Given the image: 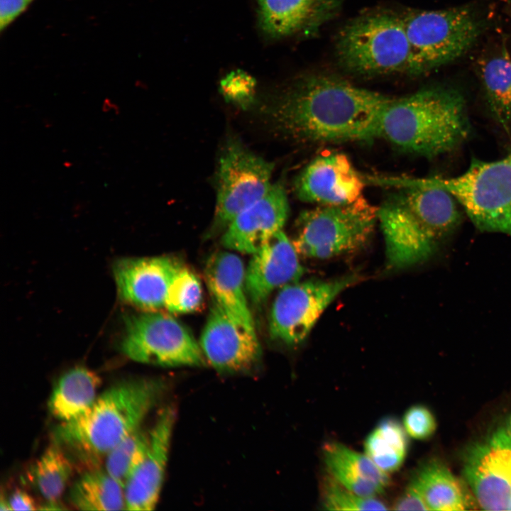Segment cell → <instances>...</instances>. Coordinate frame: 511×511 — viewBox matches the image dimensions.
Returning <instances> with one entry per match:
<instances>
[{"label": "cell", "mask_w": 511, "mask_h": 511, "mask_svg": "<svg viewBox=\"0 0 511 511\" xmlns=\"http://www.w3.org/2000/svg\"><path fill=\"white\" fill-rule=\"evenodd\" d=\"M392 99L336 76L311 74L280 94L268 114L281 132L299 141H368L379 138Z\"/></svg>", "instance_id": "1"}, {"label": "cell", "mask_w": 511, "mask_h": 511, "mask_svg": "<svg viewBox=\"0 0 511 511\" xmlns=\"http://www.w3.org/2000/svg\"><path fill=\"white\" fill-rule=\"evenodd\" d=\"M166 389V382L159 378H131L117 382L99 395L82 415L61 422L53 440L82 462L95 464L141 427Z\"/></svg>", "instance_id": "2"}, {"label": "cell", "mask_w": 511, "mask_h": 511, "mask_svg": "<svg viewBox=\"0 0 511 511\" xmlns=\"http://www.w3.org/2000/svg\"><path fill=\"white\" fill-rule=\"evenodd\" d=\"M470 133L463 96L452 88L430 87L393 98L383 114L379 138L432 158L454 150Z\"/></svg>", "instance_id": "3"}, {"label": "cell", "mask_w": 511, "mask_h": 511, "mask_svg": "<svg viewBox=\"0 0 511 511\" xmlns=\"http://www.w3.org/2000/svg\"><path fill=\"white\" fill-rule=\"evenodd\" d=\"M335 49L341 65L355 74L414 75L402 15L392 11H371L352 19L339 32Z\"/></svg>", "instance_id": "4"}, {"label": "cell", "mask_w": 511, "mask_h": 511, "mask_svg": "<svg viewBox=\"0 0 511 511\" xmlns=\"http://www.w3.org/2000/svg\"><path fill=\"white\" fill-rule=\"evenodd\" d=\"M419 179L449 192L480 231L511 236V153L494 161L473 158L457 176Z\"/></svg>", "instance_id": "5"}, {"label": "cell", "mask_w": 511, "mask_h": 511, "mask_svg": "<svg viewBox=\"0 0 511 511\" xmlns=\"http://www.w3.org/2000/svg\"><path fill=\"white\" fill-rule=\"evenodd\" d=\"M378 211L363 197L347 204L320 205L300 214L292 242L299 255L311 258L358 250L370 238Z\"/></svg>", "instance_id": "6"}, {"label": "cell", "mask_w": 511, "mask_h": 511, "mask_svg": "<svg viewBox=\"0 0 511 511\" xmlns=\"http://www.w3.org/2000/svg\"><path fill=\"white\" fill-rule=\"evenodd\" d=\"M410 44L414 75H420L462 55L481 26L467 7L409 10L401 14Z\"/></svg>", "instance_id": "7"}, {"label": "cell", "mask_w": 511, "mask_h": 511, "mask_svg": "<svg viewBox=\"0 0 511 511\" xmlns=\"http://www.w3.org/2000/svg\"><path fill=\"white\" fill-rule=\"evenodd\" d=\"M121 348L134 361L158 366L201 367L207 363L190 331L172 317L158 312L128 317Z\"/></svg>", "instance_id": "8"}, {"label": "cell", "mask_w": 511, "mask_h": 511, "mask_svg": "<svg viewBox=\"0 0 511 511\" xmlns=\"http://www.w3.org/2000/svg\"><path fill=\"white\" fill-rule=\"evenodd\" d=\"M273 164L251 152L237 139L229 140L216 174V202L209 236L224 232L241 211L270 190Z\"/></svg>", "instance_id": "9"}, {"label": "cell", "mask_w": 511, "mask_h": 511, "mask_svg": "<svg viewBox=\"0 0 511 511\" xmlns=\"http://www.w3.org/2000/svg\"><path fill=\"white\" fill-rule=\"evenodd\" d=\"M359 280L358 275H349L331 280L297 281L283 286L270 309V337L290 346L302 343L331 302Z\"/></svg>", "instance_id": "10"}, {"label": "cell", "mask_w": 511, "mask_h": 511, "mask_svg": "<svg viewBox=\"0 0 511 511\" xmlns=\"http://www.w3.org/2000/svg\"><path fill=\"white\" fill-rule=\"evenodd\" d=\"M463 472L483 510H510L511 416L466 450Z\"/></svg>", "instance_id": "11"}, {"label": "cell", "mask_w": 511, "mask_h": 511, "mask_svg": "<svg viewBox=\"0 0 511 511\" xmlns=\"http://www.w3.org/2000/svg\"><path fill=\"white\" fill-rule=\"evenodd\" d=\"M199 346L207 361L222 373L248 372L258 366L261 358L256 334L235 322L214 301Z\"/></svg>", "instance_id": "12"}, {"label": "cell", "mask_w": 511, "mask_h": 511, "mask_svg": "<svg viewBox=\"0 0 511 511\" xmlns=\"http://www.w3.org/2000/svg\"><path fill=\"white\" fill-rule=\"evenodd\" d=\"M363 177L343 153L319 155L301 172L295 182L297 197L320 205H343L361 198Z\"/></svg>", "instance_id": "13"}, {"label": "cell", "mask_w": 511, "mask_h": 511, "mask_svg": "<svg viewBox=\"0 0 511 511\" xmlns=\"http://www.w3.org/2000/svg\"><path fill=\"white\" fill-rule=\"evenodd\" d=\"M175 420L176 410L172 405H167L159 412L149 430L147 452L125 486L126 510L148 511L156 506L163 483Z\"/></svg>", "instance_id": "14"}, {"label": "cell", "mask_w": 511, "mask_h": 511, "mask_svg": "<svg viewBox=\"0 0 511 511\" xmlns=\"http://www.w3.org/2000/svg\"><path fill=\"white\" fill-rule=\"evenodd\" d=\"M289 214L283 185H272L260 200L238 214L223 232L221 245L231 251L253 254L282 230Z\"/></svg>", "instance_id": "15"}, {"label": "cell", "mask_w": 511, "mask_h": 511, "mask_svg": "<svg viewBox=\"0 0 511 511\" xmlns=\"http://www.w3.org/2000/svg\"><path fill=\"white\" fill-rule=\"evenodd\" d=\"M181 266L175 259L167 256L120 260L114 268L119 295L148 312L165 309L170 284Z\"/></svg>", "instance_id": "16"}, {"label": "cell", "mask_w": 511, "mask_h": 511, "mask_svg": "<svg viewBox=\"0 0 511 511\" xmlns=\"http://www.w3.org/2000/svg\"><path fill=\"white\" fill-rule=\"evenodd\" d=\"M251 255L246 268V287L254 304H263L273 291L298 281L304 274L299 253L282 230Z\"/></svg>", "instance_id": "17"}, {"label": "cell", "mask_w": 511, "mask_h": 511, "mask_svg": "<svg viewBox=\"0 0 511 511\" xmlns=\"http://www.w3.org/2000/svg\"><path fill=\"white\" fill-rule=\"evenodd\" d=\"M403 187L405 189L393 198L434 244L459 225L461 214L457 201L449 192L424 184L419 178L404 181Z\"/></svg>", "instance_id": "18"}, {"label": "cell", "mask_w": 511, "mask_h": 511, "mask_svg": "<svg viewBox=\"0 0 511 511\" xmlns=\"http://www.w3.org/2000/svg\"><path fill=\"white\" fill-rule=\"evenodd\" d=\"M261 30L280 38L313 35L339 11L344 0H255Z\"/></svg>", "instance_id": "19"}, {"label": "cell", "mask_w": 511, "mask_h": 511, "mask_svg": "<svg viewBox=\"0 0 511 511\" xmlns=\"http://www.w3.org/2000/svg\"><path fill=\"white\" fill-rule=\"evenodd\" d=\"M204 278L213 300L238 324L256 334L248 303L246 268L241 258L231 251H217L209 256Z\"/></svg>", "instance_id": "20"}, {"label": "cell", "mask_w": 511, "mask_h": 511, "mask_svg": "<svg viewBox=\"0 0 511 511\" xmlns=\"http://www.w3.org/2000/svg\"><path fill=\"white\" fill-rule=\"evenodd\" d=\"M378 220L386 246V257L391 268H401L429 258L436 245L415 225L402 206L390 199L378 208Z\"/></svg>", "instance_id": "21"}, {"label": "cell", "mask_w": 511, "mask_h": 511, "mask_svg": "<svg viewBox=\"0 0 511 511\" xmlns=\"http://www.w3.org/2000/svg\"><path fill=\"white\" fill-rule=\"evenodd\" d=\"M324 463L329 476L347 489L366 497L384 493L389 484L388 473L366 454L339 442L326 444Z\"/></svg>", "instance_id": "22"}, {"label": "cell", "mask_w": 511, "mask_h": 511, "mask_svg": "<svg viewBox=\"0 0 511 511\" xmlns=\"http://www.w3.org/2000/svg\"><path fill=\"white\" fill-rule=\"evenodd\" d=\"M100 377L82 366L75 367L60 377L48 402L50 414L61 422L76 419L85 412L97 397Z\"/></svg>", "instance_id": "23"}, {"label": "cell", "mask_w": 511, "mask_h": 511, "mask_svg": "<svg viewBox=\"0 0 511 511\" xmlns=\"http://www.w3.org/2000/svg\"><path fill=\"white\" fill-rule=\"evenodd\" d=\"M423 497L429 510H464L468 499L460 481L441 462L423 465L410 481Z\"/></svg>", "instance_id": "24"}, {"label": "cell", "mask_w": 511, "mask_h": 511, "mask_svg": "<svg viewBox=\"0 0 511 511\" xmlns=\"http://www.w3.org/2000/svg\"><path fill=\"white\" fill-rule=\"evenodd\" d=\"M490 110L507 131L511 128V56L505 48L478 65Z\"/></svg>", "instance_id": "25"}, {"label": "cell", "mask_w": 511, "mask_h": 511, "mask_svg": "<svg viewBox=\"0 0 511 511\" xmlns=\"http://www.w3.org/2000/svg\"><path fill=\"white\" fill-rule=\"evenodd\" d=\"M70 501L80 510H126L124 488L105 468L97 467L89 469L74 483Z\"/></svg>", "instance_id": "26"}, {"label": "cell", "mask_w": 511, "mask_h": 511, "mask_svg": "<svg viewBox=\"0 0 511 511\" xmlns=\"http://www.w3.org/2000/svg\"><path fill=\"white\" fill-rule=\"evenodd\" d=\"M365 454L385 473L398 470L407 452V433L392 418L381 420L364 441Z\"/></svg>", "instance_id": "27"}, {"label": "cell", "mask_w": 511, "mask_h": 511, "mask_svg": "<svg viewBox=\"0 0 511 511\" xmlns=\"http://www.w3.org/2000/svg\"><path fill=\"white\" fill-rule=\"evenodd\" d=\"M74 463L67 451L52 441L34 466L35 483L47 502H58L72 476Z\"/></svg>", "instance_id": "28"}, {"label": "cell", "mask_w": 511, "mask_h": 511, "mask_svg": "<svg viewBox=\"0 0 511 511\" xmlns=\"http://www.w3.org/2000/svg\"><path fill=\"white\" fill-rule=\"evenodd\" d=\"M150 432L141 427L128 434L105 456L106 471L125 488L148 448Z\"/></svg>", "instance_id": "29"}, {"label": "cell", "mask_w": 511, "mask_h": 511, "mask_svg": "<svg viewBox=\"0 0 511 511\" xmlns=\"http://www.w3.org/2000/svg\"><path fill=\"white\" fill-rule=\"evenodd\" d=\"M202 300L199 279L193 271L182 265L170 284L165 309L173 314L194 312L201 307Z\"/></svg>", "instance_id": "30"}, {"label": "cell", "mask_w": 511, "mask_h": 511, "mask_svg": "<svg viewBox=\"0 0 511 511\" xmlns=\"http://www.w3.org/2000/svg\"><path fill=\"white\" fill-rule=\"evenodd\" d=\"M322 502L328 510H385L386 505L376 497H366L347 489L329 476L324 481Z\"/></svg>", "instance_id": "31"}, {"label": "cell", "mask_w": 511, "mask_h": 511, "mask_svg": "<svg viewBox=\"0 0 511 511\" xmlns=\"http://www.w3.org/2000/svg\"><path fill=\"white\" fill-rule=\"evenodd\" d=\"M403 427L406 433L416 439H426L435 432L436 423L431 411L421 405H413L405 413Z\"/></svg>", "instance_id": "32"}, {"label": "cell", "mask_w": 511, "mask_h": 511, "mask_svg": "<svg viewBox=\"0 0 511 511\" xmlns=\"http://www.w3.org/2000/svg\"><path fill=\"white\" fill-rule=\"evenodd\" d=\"M254 79L240 70L233 71L221 82L224 95L230 100L244 104L250 101L255 87Z\"/></svg>", "instance_id": "33"}, {"label": "cell", "mask_w": 511, "mask_h": 511, "mask_svg": "<svg viewBox=\"0 0 511 511\" xmlns=\"http://www.w3.org/2000/svg\"><path fill=\"white\" fill-rule=\"evenodd\" d=\"M34 0H0V30L3 31L23 13Z\"/></svg>", "instance_id": "34"}, {"label": "cell", "mask_w": 511, "mask_h": 511, "mask_svg": "<svg viewBox=\"0 0 511 511\" xmlns=\"http://www.w3.org/2000/svg\"><path fill=\"white\" fill-rule=\"evenodd\" d=\"M393 510H429L423 497L411 482L395 501Z\"/></svg>", "instance_id": "35"}, {"label": "cell", "mask_w": 511, "mask_h": 511, "mask_svg": "<svg viewBox=\"0 0 511 511\" xmlns=\"http://www.w3.org/2000/svg\"><path fill=\"white\" fill-rule=\"evenodd\" d=\"M7 500L11 510H34L38 509L35 500L24 490H16Z\"/></svg>", "instance_id": "36"}, {"label": "cell", "mask_w": 511, "mask_h": 511, "mask_svg": "<svg viewBox=\"0 0 511 511\" xmlns=\"http://www.w3.org/2000/svg\"><path fill=\"white\" fill-rule=\"evenodd\" d=\"M101 109L104 112L114 111L116 114H119L120 112L119 108L116 104L111 103L109 99L104 101Z\"/></svg>", "instance_id": "37"}, {"label": "cell", "mask_w": 511, "mask_h": 511, "mask_svg": "<svg viewBox=\"0 0 511 511\" xmlns=\"http://www.w3.org/2000/svg\"><path fill=\"white\" fill-rule=\"evenodd\" d=\"M510 510H511V507H510Z\"/></svg>", "instance_id": "38"}]
</instances>
